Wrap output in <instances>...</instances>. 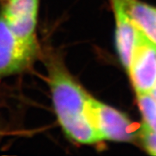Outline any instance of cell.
I'll list each match as a JSON object with an SVG mask.
<instances>
[{"instance_id": "ba28073f", "label": "cell", "mask_w": 156, "mask_h": 156, "mask_svg": "<svg viewBox=\"0 0 156 156\" xmlns=\"http://www.w3.org/2000/svg\"><path fill=\"white\" fill-rule=\"evenodd\" d=\"M137 99L146 124L156 133V101L148 93H137Z\"/></svg>"}, {"instance_id": "52a82bcc", "label": "cell", "mask_w": 156, "mask_h": 156, "mask_svg": "<svg viewBox=\"0 0 156 156\" xmlns=\"http://www.w3.org/2000/svg\"><path fill=\"white\" fill-rule=\"evenodd\" d=\"M134 26L156 46V8L139 0H122Z\"/></svg>"}, {"instance_id": "9c48e42d", "label": "cell", "mask_w": 156, "mask_h": 156, "mask_svg": "<svg viewBox=\"0 0 156 156\" xmlns=\"http://www.w3.org/2000/svg\"><path fill=\"white\" fill-rule=\"evenodd\" d=\"M140 136L143 147L152 155H156V133L154 132L146 123L140 130Z\"/></svg>"}, {"instance_id": "277c9868", "label": "cell", "mask_w": 156, "mask_h": 156, "mask_svg": "<svg viewBox=\"0 0 156 156\" xmlns=\"http://www.w3.org/2000/svg\"><path fill=\"white\" fill-rule=\"evenodd\" d=\"M128 72L137 93H148L156 83V46L138 29Z\"/></svg>"}, {"instance_id": "7a4b0ae2", "label": "cell", "mask_w": 156, "mask_h": 156, "mask_svg": "<svg viewBox=\"0 0 156 156\" xmlns=\"http://www.w3.org/2000/svg\"><path fill=\"white\" fill-rule=\"evenodd\" d=\"M85 114L101 140L129 141L135 137V128L128 117L89 95Z\"/></svg>"}, {"instance_id": "8992f818", "label": "cell", "mask_w": 156, "mask_h": 156, "mask_svg": "<svg viewBox=\"0 0 156 156\" xmlns=\"http://www.w3.org/2000/svg\"><path fill=\"white\" fill-rule=\"evenodd\" d=\"M115 15V41L118 54L124 68L128 71L136 42L137 29L126 11L122 0H111Z\"/></svg>"}, {"instance_id": "5b68a950", "label": "cell", "mask_w": 156, "mask_h": 156, "mask_svg": "<svg viewBox=\"0 0 156 156\" xmlns=\"http://www.w3.org/2000/svg\"><path fill=\"white\" fill-rule=\"evenodd\" d=\"M39 0H8L1 14L19 41L27 45L37 46L36 27Z\"/></svg>"}, {"instance_id": "3957f363", "label": "cell", "mask_w": 156, "mask_h": 156, "mask_svg": "<svg viewBox=\"0 0 156 156\" xmlns=\"http://www.w3.org/2000/svg\"><path fill=\"white\" fill-rule=\"evenodd\" d=\"M37 52V46L25 44L15 37L0 13V78L23 70Z\"/></svg>"}, {"instance_id": "6da1fadb", "label": "cell", "mask_w": 156, "mask_h": 156, "mask_svg": "<svg viewBox=\"0 0 156 156\" xmlns=\"http://www.w3.org/2000/svg\"><path fill=\"white\" fill-rule=\"evenodd\" d=\"M48 81L58 122L68 136L82 144L101 140L85 114L89 94L71 76L59 59L49 58Z\"/></svg>"}, {"instance_id": "30bf717a", "label": "cell", "mask_w": 156, "mask_h": 156, "mask_svg": "<svg viewBox=\"0 0 156 156\" xmlns=\"http://www.w3.org/2000/svg\"><path fill=\"white\" fill-rule=\"evenodd\" d=\"M151 95L154 98V100L156 101V83L154 85V87H153V89H151Z\"/></svg>"}]
</instances>
